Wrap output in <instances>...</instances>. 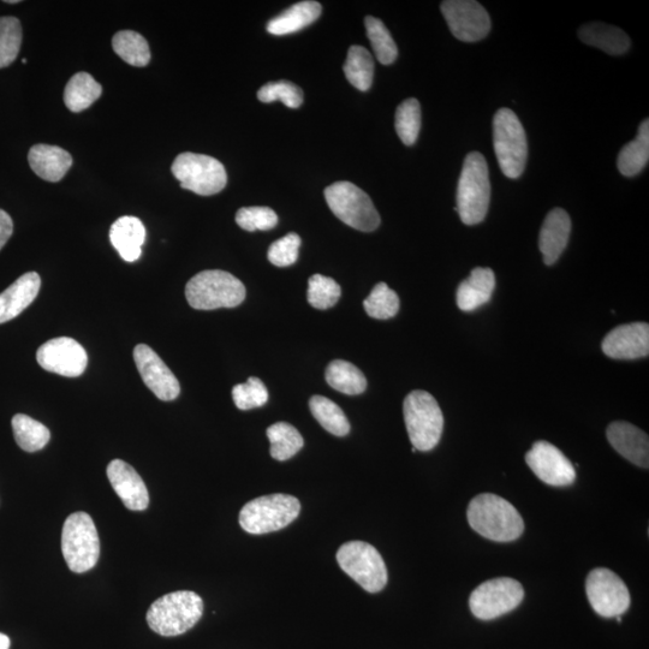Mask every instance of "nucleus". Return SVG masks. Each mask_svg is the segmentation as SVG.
<instances>
[{
	"instance_id": "1",
	"label": "nucleus",
	"mask_w": 649,
	"mask_h": 649,
	"mask_svg": "<svg viewBox=\"0 0 649 649\" xmlns=\"http://www.w3.org/2000/svg\"><path fill=\"white\" fill-rule=\"evenodd\" d=\"M469 526L488 540L510 543L525 532V522L514 505L492 493L479 494L469 503Z\"/></svg>"
},
{
	"instance_id": "2",
	"label": "nucleus",
	"mask_w": 649,
	"mask_h": 649,
	"mask_svg": "<svg viewBox=\"0 0 649 649\" xmlns=\"http://www.w3.org/2000/svg\"><path fill=\"white\" fill-rule=\"evenodd\" d=\"M491 201L490 172L484 156L469 153L457 187V207L462 222L472 226L484 222Z\"/></svg>"
},
{
	"instance_id": "3",
	"label": "nucleus",
	"mask_w": 649,
	"mask_h": 649,
	"mask_svg": "<svg viewBox=\"0 0 649 649\" xmlns=\"http://www.w3.org/2000/svg\"><path fill=\"white\" fill-rule=\"evenodd\" d=\"M204 613L200 595L180 591L154 601L147 612V623L159 635L172 637L187 633L195 627Z\"/></svg>"
},
{
	"instance_id": "4",
	"label": "nucleus",
	"mask_w": 649,
	"mask_h": 649,
	"mask_svg": "<svg viewBox=\"0 0 649 649\" xmlns=\"http://www.w3.org/2000/svg\"><path fill=\"white\" fill-rule=\"evenodd\" d=\"M186 297L190 307L199 311L235 308L246 299V287L229 272L208 270L190 279Z\"/></svg>"
},
{
	"instance_id": "5",
	"label": "nucleus",
	"mask_w": 649,
	"mask_h": 649,
	"mask_svg": "<svg viewBox=\"0 0 649 649\" xmlns=\"http://www.w3.org/2000/svg\"><path fill=\"white\" fill-rule=\"evenodd\" d=\"M403 415L413 448L424 452L436 448L444 430V416L436 398L422 390L410 392L403 403Z\"/></svg>"
},
{
	"instance_id": "6",
	"label": "nucleus",
	"mask_w": 649,
	"mask_h": 649,
	"mask_svg": "<svg viewBox=\"0 0 649 649\" xmlns=\"http://www.w3.org/2000/svg\"><path fill=\"white\" fill-rule=\"evenodd\" d=\"M300 500L289 494H270L255 498L243 506L240 525L249 534H267L281 531L299 517Z\"/></svg>"
},
{
	"instance_id": "7",
	"label": "nucleus",
	"mask_w": 649,
	"mask_h": 649,
	"mask_svg": "<svg viewBox=\"0 0 649 649\" xmlns=\"http://www.w3.org/2000/svg\"><path fill=\"white\" fill-rule=\"evenodd\" d=\"M494 152L506 177H520L526 169L528 144L525 128L514 111L500 109L493 119Z\"/></svg>"
},
{
	"instance_id": "8",
	"label": "nucleus",
	"mask_w": 649,
	"mask_h": 649,
	"mask_svg": "<svg viewBox=\"0 0 649 649\" xmlns=\"http://www.w3.org/2000/svg\"><path fill=\"white\" fill-rule=\"evenodd\" d=\"M62 552L73 573H87L97 565L100 556L99 534L92 517L86 512H75L65 521Z\"/></svg>"
},
{
	"instance_id": "9",
	"label": "nucleus",
	"mask_w": 649,
	"mask_h": 649,
	"mask_svg": "<svg viewBox=\"0 0 649 649\" xmlns=\"http://www.w3.org/2000/svg\"><path fill=\"white\" fill-rule=\"evenodd\" d=\"M330 210L344 224L363 232L377 230L380 216L377 208L363 190L350 182H337L325 189Z\"/></svg>"
},
{
	"instance_id": "10",
	"label": "nucleus",
	"mask_w": 649,
	"mask_h": 649,
	"mask_svg": "<svg viewBox=\"0 0 649 649\" xmlns=\"http://www.w3.org/2000/svg\"><path fill=\"white\" fill-rule=\"evenodd\" d=\"M339 567L368 593H379L387 585V569L379 551L365 541H349L337 552Z\"/></svg>"
},
{
	"instance_id": "11",
	"label": "nucleus",
	"mask_w": 649,
	"mask_h": 649,
	"mask_svg": "<svg viewBox=\"0 0 649 649\" xmlns=\"http://www.w3.org/2000/svg\"><path fill=\"white\" fill-rule=\"evenodd\" d=\"M171 170L183 189L201 196L216 195L228 183L224 165L205 154L182 153L175 159Z\"/></svg>"
},
{
	"instance_id": "12",
	"label": "nucleus",
	"mask_w": 649,
	"mask_h": 649,
	"mask_svg": "<svg viewBox=\"0 0 649 649\" xmlns=\"http://www.w3.org/2000/svg\"><path fill=\"white\" fill-rule=\"evenodd\" d=\"M525 598L520 582L510 577H498L481 583L469 598V607L476 618L491 621L517 609Z\"/></svg>"
},
{
	"instance_id": "13",
	"label": "nucleus",
	"mask_w": 649,
	"mask_h": 649,
	"mask_svg": "<svg viewBox=\"0 0 649 649\" xmlns=\"http://www.w3.org/2000/svg\"><path fill=\"white\" fill-rule=\"evenodd\" d=\"M586 593L593 610L605 618L621 617L631 603L627 585L621 577L606 568H597L589 573Z\"/></svg>"
},
{
	"instance_id": "14",
	"label": "nucleus",
	"mask_w": 649,
	"mask_h": 649,
	"mask_svg": "<svg viewBox=\"0 0 649 649\" xmlns=\"http://www.w3.org/2000/svg\"><path fill=\"white\" fill-rule=\"evenodd\" d=\"M440 9L451 33L464 43H476L491 31L490 15L474 0H446Z\"/></svg>"
},
{
	"instance_id": "15",
	"label": "nucleus",
	"mask_w": 649,
	"mask_h": 649,
	"mask_svg": "<svg viewBox=\"0 0 649 649\" xmlns=\"http://www.w3.org/2000/svg\"><path fill=\"white\" fill-rule=\"evenodd\" d=\"M37 360L47 372L76 378L86 371L88 356L85 348L75 339L59 337L41 345Z\"/></svg>"
},
{
	"instance_id": "16",
	"label": "nucleus",
	"mask_w": 649,
	"mask_h": 649,
	"mask_svg": "<svg viewBox=\"0 0 649 649\" xmlns=\"http://www.w3.org/2000/svg\"><path fill=\"white\" fill-rule=\"evenodd\" d=\"M526 462L545 484L555 487L573 485L576 470L569 458L549 442L540 440L527 452Z\"/></svg>"
},
{
	"instance_id": "17",
	"label": "nucleus",
	"mask_w": 649,
	"mask_h": 649,
	"mask_svg": "<svg viewBox=\"0 0 649 649\" xmlns=\"http://www.w3.org/2000/svg\"><path fill=\"white\" fill-rule=\"evenodd\" d=\"M134 361L146 386L160 401L170 402L180 396V383L156 351L146 344H139L134 349Z\"/></svg>"
},
{
	"instance_id": "18",
	"label": "nucleus",
	"mask_w": 649,
	"mask_h": 649,
	"mask_svg": "<svg viewBox=\"0 0 649 649\" xmlns=\"http://www.w3.org/2000/svg\"><path fill=\"white\" fill-rule=\"evenodd\" d=\"M604 354L615 360H636L649 354V325L631 323L613 329L601 344Z\"/></svg>"
},
{
	"instance_id": "19",
	"label": "nucleus",
	"mask_w": 649,
	"mask_h": 649,
	"mask_svg": "<svg viewBox=\"0 0 649 649\" xmlns=\"http://www.w3.org/2000/svg\"><path fill=\"white\" fill-rule=\"evenodd\" d=\"M107 478L125 508L144 511L150 505V494L144 480L136 470L121 460L112 461L107 467Z\"/></svg>"
},
{
	"instance_id": "20",
	"label": "nucleus",
	"mask_w": 649,
	"mask_h": 649,
	"mask_svg": "<svg viewBox=\"0 0 649 649\" xmlns=\"http://www.w3.org/2000/svg\"><path fill=\"white\" fill-rule=\"evenodd\" d=\"M607 439L612 448L619 455L627 458L631 463L647 469L649 466V439L645 432L641 431L629 422H613L607 428Z\"/></svg>"
},
{
	"instance_id": "21",
	"label": "nucleus",
	"mask_w": 649,
	"mask_h": 649,
	"mask_svg": "<svg viewBox=\"0 0 649 649\" xmlns=\"http://www.w3.org/2000/svg\"><path fill=\"white\" fill-rule=\"evenodd\" d=\"M571 231L569 214L562 208H555L545 219L539 236V248L544 263L553 265L567 248Z\"/></svg>"
},
{
	"instance_id": "22",
	"label": "nucleus",
	"mask_w": 649,
	"mask_h": 649,
	"mask_svg": "<svg viewBox=\"0 0 649 649\" xmlns=\"http://www.w3.org/2000/svg\"><path fill=\"white\" fill-rule=\"evenodd\" d=\"M41 287L38 273L28 272L0 294V324L19 317L37 299Z\"/></svg>"
},
{
	"instance_id": "23",
	"label": "nucleus",
	"mask_w": 649,
	"mask_h": 649,
	"mask_svg": "<svg viewBox=\"0 0 649 649\" xmlns=\"http://www.w3.org/2000/svg\"><path fill=\"white\" fill-rule=\"evenodd\" d=\"M496 288V276L491 269L476 267L457 289V306L463 312H473L490 302Z\"/></svg>"
},
{
	"instance_id": "24",
	"label": "nucleus",
	"mask_w": 649,
	"mask_h": 649,
	"mask_svg": "<svg viewBox=\"0 0 649 649\" xmlns=\"http://www.w3.org/2000/svg\"><path fill=\"white\" fill-rule=\"evenodd\" d=\"M32 170L47 182H59L73 165V157L61 147L35 145L28 154Z\"/></svg>"
},
{
	"instance_id": "25",
	"label": "nucleus",
	"mask_w": 649,
	"mask_h": 649,
	"mask_svg": "<svg viewBox=\"0 0 649 649\" xmlns=\"http://www.w3.org/2000/svg\"><path fill=\"white\" fill-rule=\"evenodd\" d=\"M146 240L145 225L136 217H122L111 226L110 241L127 263L139 260Z\"/></svg>"
},
{
	"instance_id": "26",
	"label": "nucleus",
	"mask_w": 649,
	"mask_h": 649,
	"mask_svg": "<svg viewBox=\"0 0 649 649\" xmlns=\"http://www.w3.org/2000/svg\"><path fill=\"white\" fill-rule=\"evenodd\" d=\"M579 37L588 46L609 53L612 56L623 55L630 47V39L621 28L592 22L579 29Z\"/></svg>"
},
{
	"instance_id": "27",
	"label": "nucleus",
	"mask_w": 649,
	"mask_h": 649,
	"mask_svg": "<svg viewBox=\"0 0 649 649\" xmlns=\"http://www.w3.org/2000/svg\"><path fill=\"white\" fill-rule=\"evenodd\" d=\"M321 15V5L318 2H300L283 11L267 23L266 29L272 35H288L302 31L311 26Z\"/></svg>"
},
{
	"instance_id": "28",
	"label": "nucleus",
	"mask_w": 649,
	"mask_h": 649,
	"mask_svg": "<svg viewBox=\"0 0 649 649\" xmlns=\"http://www.w3.org/2000/svg\"><path fill=\"white\" fill-rule=\"evenodd\" d=\"M649 160V122L640 125L636 139L622 148L618 156V170L623 176L633 177L645 169Z\"/></svg>"
},
{
	"instance_id": "29",
	"label": "nucleus",
	"mask_w": 649,
	"mask_h": 649,
	"mask_svg": "<svg viewBox=\"0 0 649 649\" xmlns=\"http://www.w3.org/2000/svg\"><path fill=\"white\" fill-rule=\"evenodd\" d=\"M326 381L332 389L344 395H361L367 389V380L359 368L348 361L335 360L326 368Z\"/></svg>"
},
{
	"instance_id": "30",
	"label": "nucleus",
	"mask_w": 649,
	"mask_h": 649,
	"mask_svg": "<svg viewBox=\"0 0 649 649\" xmlns=\"http://www.w3.org/2000/svg\"><path fill=\"white\" fill-rule=\"evenodd\" d=\"M103 94V87L88 73H77L64 91V103L73 112H81L92 106Z\"/></svg>"
},
{
	"instance_id": "31",
	"label": "nucleus",
	"mask_w": 649,
	"mask_h": 649,
	"mask_svg": "<svg viewBox=\"0 0 649 649\" xmlns=\"http://www.w3.org/2000/svg\"><path fill=\"white\" fill-rule=\"evenodd\" d=\"M343 70L350 85L359 91L366 92L372 87L374 62L371 53L365 47L359 45L350 47Z\"/></svg>"
},
{
	"instance_id": "32",
	"label": "nucleus",
	"mask_w": 649,
	"mask_h": 649,
	"mask_svg": "<svg viewBox=\"0 0 649 649\" xmlns=\"http://www.w3.org/2000/svg\"><path fill=\"white\" fill-rule=\"evenodd\" d=\"M266 434L271 443V456L277 461L290 460L305 445L301 433L288 422H277L267 428Z\"/></svg>"
},
{
	"instance_id": "33",
	"label": "nucleus",
	"mask_w": 649,
	"mask_h": 649,
	"mask_svg": "<svg viewBox=\"0 0 649 649\" xmlns=\"http://www.w3.org/2000/svg\"><path fill=\"white\" fill-rule=\"evenodd\" d=\"M113 51L125 63L133 67H146L151 61V50L147 40L141 34L133 31H122L112 39Z\"/></svg>"
},
{
	"instance_id": "34",
	"label": "nucleus",
	"mask_w": 649,
	"mask_h": 649,
	"mask_svg": "<svg viewBox=\"0 0 649 649\" xmlns=\"http://www.w3.org/2000/svg\"><path fill=\"white\" fill-rule=\"evenodd\" d=\"M309 408L315 418L327 432L336 437L348 436L350 424L343 410L335 402L323 396H313Z\"/></svg>"
},
{
	"instance_id": "35",
	"label": "nucleus",
	"mask_w": 649,
	"mask_h": 649,
	"mask_svg": "<svg viewBox=\"0 0 649 649\" xmlns=\"http://www.w3.org/2000/svg\"><path fill=\"white\" fill-rule=\"evenodd\" d=\"M13 431L17 445L27 452H35L44 449L50 442L51 433L49 428L40 424L39 421L29 418L25 414H17L13 418Z\"/></svg>"
},
{
	"instance_id": "36",
	"label": "nucleus",
	"mask_w": 649,
	"mask_h": 649,
	"mask_svg": "<svg viewBox=\"0 0 649 649\" xmlns=\"http://www.w3.org/2000/svg\"><path fill=\"white\" fill-rule=\"evenodd\" d=\"M366 31L373 47L375 57L384 65L395 63L398 49L389 29L377 17L367 16L365 20Z\"/></svg>"
},
{
	"instance_id": "37",
	"label": "nucleus",
	"mask_w": 649,
	"mask_h": 649,
	"mask_svg": "<svg viewBox=\"0 0 649 649\" xmlns=\"http://www.w3.org/2000/svg\"><path fill=\"white\" fill-rule=\"evenodd\" d=\"M363 307L371 318L391 319L400 311V297L386 283H378L363 302Z\"/></svg>"
},
{
	"instance_id": "38",
	"label": "nucleus",
	"mask_w": 649,
	"mask_h": 649,
	"mask_svg": "<svg viewBox=\"0 0 649 649\" xmlns=\"http://www.w3.org/2000/svg\"><path fill=\"white\" fill-rule=\"evenodd\" d=\"M395 125L403 144L414 145L421 129V106L418 100L407 99L397 107Z\"/></svg>"
},
{
	"instance_id": "39",
	"label": "nucleus",
	"mask_w": 649,
	"mask_h": 649,
	"mask_svg": "<svg viewBox=\"0 0 649 649\" xmlns=\"http://www.w3.org/2000/svg\"><path fill=\"white\" fill-rule=\"evenodd\" d=\"M22 26L16 17H0V69L7 68L19 56Z\"/></svg>"
},
{
	"instance_id": "40",
	"label": "nucleus",
	"mask_w": 649,
	"mask_h": 649,
	"mask_svg": "<svg viewBox=\"0 0 649 649\" xmlns=\"http://www.w3.org/2000/svg\"><path fill=\"white\" fill-rule=\"evenodd\" d=\"M342 290L335 279L323 275H314L309 278L307 299L314 308L329 309L341 299Z\"/></svg>"
},
{
	"instance_id": "41",
	"label": "nucleus",
	"mask_w": 649,
	"mask_h": 649,
	"mask_svg": "<svg viewBox=\"0 0 649 649\" xmlns=\"http://www.w3.org/2000/svg\"><path fill=\"white\" fill-rule=\"evenodd\" d=\"M258 99L266 104L279 100L289 109H299L303 103V91L290 81L270 82L259 89Z\"/></svg>"
},
{
	"instance_id": "42",
	"label": "nucleus",
	"mask_w": 649,
	"mask_h": 649,
	"mask_svg": "<svg viewBox=\"0 0 649 649\" xmlns=\"http://www.w3.org/2000/svg\"><path fill=\"white\" fill-rule=\"evenodd\" d=\"M235 406L240 410L264 407L269 401V391L259 378H249L247 383L238 384L232 389Z\"/></svg>"
},
{
	"instance_id": "43",
	"label": "nucleus",
	"mask_w": 649,
	"mask_h": 649,
	"mask_svg": "<svg viewBox=\"0 0 649 649\" xmlns=\"http://www.w3.org/2000/svg\"><path fill=\"white\" fill-rule=\"evenodd\" d=\"M236 223L249 232L266 231L275 228L278 216L270 207H243L236 213Z\"/></svg>"
},
{
	"instance_id": "44",
	"label": "nucleus",
	"mask_w": 649,
	"mask_h": 649,
	"mask_svg": "<svg viewBox=\"0 0 649 649\" xmlns=\"http://www.w3.org/2000/svg\"><path fill=\"white\" fill-rule=\"evenodd\" d=\"M301 237L294 232L279 238L271 244L267 258L270 263L277 267H288L294 265L299 259Z\"/></svg>"
},
{
	"instance_id": "45",
	"label": "nucleus",
	"mask_w": 649,
	"mask_h": 649,
	"mask_svg": "<svg viewBox=\"0 0 649 649\" xmlns=\"http://www.w3.org/2000/svg\"><path fill=\"white\" fill-rule=\"evenodd\" d=\"M13 232V219H11L7 212L0 210V250L7 244Z\"/></svg>"
},
{
	"instance_id": "46",
	"label": "nucleus",
	"mask_w": 649,
	"mask_h": 649,
	"mask_svg": "<svg viewBox=\"0 0 649 649\" xmlns=\"http://www.w3.org/2000/svg\"><path fill=\"white\" fill-rule=\"evenodd\" d=\"M10 639L7 635L0 633V649H9Z\"/></svg>"
},
{
	"instance_id": "47",
	"label": "nucleus",
	"mask_w": 649,
	"mask_h": 649,
	"mask_svg": "<svg viewBox=\"0 0 649 649\" xmlns=\"http://www.w3.org/2000/svg\"><path fill=\"white\" fill-rule=\"evenodd\" d=\"M5 3H7V4H17V3H20V2H19V0H10V2H9V0H7V2H5Z\"/></svg>"
}]
</instances>
